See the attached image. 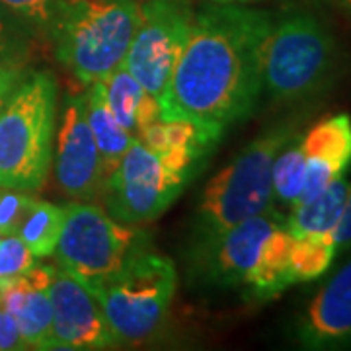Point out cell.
Wrapping results in <instances>:
<instances>
[{
  "label": "cell",
  "instance_id": "obj_1",
  "mask_svg": "<svg viewBox=\"0 0 351 351\" xmlns=\"http://www.w3.org/2000/svg\"><path fill=\"white\" fill-rule=\"evenodd\" d=\"M276 16L207 2L195 10L188 43L160 100L162 119H189L225 135L248 119L263 94V45Z\"/></svg>",
  "mask_w": 351,
  "mask_h": 351
},
{
  "label": "cell",
  "instance_id": "obj_2",
  "mask_svg": "<svg viewBox=\"0 0 351 351\" xmlns=\"http://www.w3.org/2000/svg\"><path fill=\"white\" fill-rule=\"evenodd\" d=\"M304 119V113L289 115L267 127L211 178L195 209L191 248L274 209V162L281 149L301 133Z\"/></svg>",
  "mask_w": 351,
  "mask_h": 351
},
{
  "label": "cell",
  "instance_id": "obj_3",
  "mask_svg": "<svg viewBox=\"0 0 351 351\" xmlns=\"http://www.w3.org/2000/svg\"><path fill=\"white\" fill-rule=\"evenodd\" d=\"M141 0H64L47 38L59 63L84 86L125 63Z\"/></svg>",
  "mask_w": 351,
  "mask_h": 351
},
{
  "label": "cell",
  "instance_id": "obj_4",
  "mask_svg": "<svg viewBox=\"0 0 351 351\" xmlns=\"http://www.w3.org/2000/svg\"><path fill=\"white\" fill-rule=\"evenodd\" d=\"M59 86L47 71L27 73L0 110V186L38 191L49 174Z\"/></svg>",
  "mask_w": 351,
  "mask_h": 351
},
{
  "label": "cell",
  "instance_id": "obj_5",
  "mask_svg": "<svg viewBox=\"0 0 351 351\" xmlns=\"http://www.w3.org/2000/svg\"><path fill=\"white\" fill-rule=\"evenodd\" d=\"M338 69V43L326 25L308 12L274 20L263 45V92L277 104H299L320 96Z\"/></svg>",
  "mask_w": 351,
  "mask_h": 351
},
{
  "label": "cell",
  "instance_id": "obj_6",
  "mask_svg": "<svg viewBox=\"0 0 351 351\" xmlns=\"http://www.w3.org/2000/svg\"><path fill=\"white\" fill-rule=\"evenodd\" d=\"M176 287L174 262L147 250L92 291L119 348H137L154 338L162 328Z\"/></svg>",
  "mask_w": 351,
  "mask_h": 351
},
{
  "label": "cell",
  "instance_id": "obj_7",
  "mask_svg": "<svg viewBox=\"0 0 351 351\" xmlns=\"http://www.w3.org/2000/svg\"><path fill=\"white\" fill-rule=\"evenodd\" d=\"M149 242L151 237L141 226L115 221L106 207L92 201H75L64 207L55 258L59 267L96 287L151 250Z\"/></svg>",
  "mask_w": 351,
  "mask_h": 351
},
{
  "label": "cell",
  "instance_id": "obj_8",
  "mask_svg": "<svg viewBox=\"0 0 351 351\" xmlns=\"http://www.w3.org/2000/svg\"><path fill=\"white\" fill-rule=\"evenodd\" d=\"M195 8L191 0H143L125 66L138 84L160 98L188 43Z\"/></svg>",
  "mask_w": 351,
  "mask_h": 351
},
{
  "label": "cell",
  "instance_id": "obj_9",
  "mask_svg": "<svg viewBox=\"0 0 351 351\" xmlns=\"http://www.w3.org/2000/svg\"><path fill=\"white\" fill-rule=\"evenodd\" d=\"M188 180L172 172L138 138L123 154L104 188L106 211L115 221L143 226L156 221L184 191Z\"/></svg>",
  "mask_w": 351,
  "mask_h": 351
},
{
  "label": "cell",
  "instance_id": "obj_10",
  "mask_svg": "<svg viewBox=\"0 0 351 351\" xmlns=\"http://www.w3.org/2000/svg\"><path fill=\"white\" fill-rule=\"evenodd\" d=\"M49 299L53 311L51 350L98 351L119 348L96 293L82 279L53 265Z\"/></svg>",
  "mask_w": 351,
  "mask_h": 351
},
{
  "label": "cell",
  "instance_id": "obj_11",
  "mask_svg": "<svg viewBox=\"0 0 351 351\" xmlns=\"http://www.w3.org/2000/svg\"><path fill=\"white\" fill-rule=\"evenodd\" d=\"M57 127L53 164L59 188L75 201L98 199L104 195L106 174L88 123L84 94L71 92L64 96Z\"/></svg>",
  "mask_w": 351,
  "mask_h": 351
},
{
  "label": "cell",
  "instance_id": "obj_12",
  "mask_svg": "<svg viewBox=\"0 0 351 351\" xmlns=\"http://www.w3.org/2000/svg\"><path fill=\"white\" fill-rule=\"evenodd\" d=\"M283 221L285 217L274 207L234 225L217 239L193 246L191 267L195 277L207 285L242 289L269 232Z\"/></svg>",
  "mask_w": 351,
  "mask_h": 351
},
{
  "label": "cell",
  "instance_id": "obj_13",
  "mask_svg": "<svg viewBox=\"0 0 351 351\" xmlns=\"http://www.w3.org/2000/svg\"><path fill=\"white\" fill-rule=\"evenodd\" d=\"M293 338L302 350L351 348V258L328 279L299 316Z\"/></svg>",
  "mask_w": 351,
  "mask_h": 351
},
{
  "label": "cell",
  "instance_id": "obj_14",
  "mask_svg": "<svg viewBox=\"0 0 351 351\" xmlns=\"http://www.w3.org/2000/svg\"><path fill=\"white\" fill-rule=\"evenodd\" d=\"M51 271L53 265L36 263L22 277L0 285V306L14 318L27 350H51Z\"/></svg>",
  "mask_w": 351,
  "mask_h": 351
},
{
  "label": "cell",
  "instance_id": "obj_15",
  "mask_svg": "<svg viewBox=\"0 0 351 351\" xmlns=\"http://www.w3.org/2000/svg\"><path fill=\"white\" fill-rule=\"evenodd\" d=\"M137 138L162 160L164 166L189 182L223 137L189 119L160 117Z\"/></svg>",
  "mask_w": 351,
  "mask_h": 351
},
{
  "label": "cell",
  "instance_id": "obj_16",
  "mask_svg": "<svg viewBox=\"0 0 351 351\" xmlns=\"http://www.w3.org/2000/svg\"><path fill=\"white\" fill-rule=\"evenodd\" d=\"M291 246L293 234L289 232L287 223L283 221L269 232L258 262L242 285L244 297L248 301H271L297 283L291 269Z\"/></svg>",
  "mask_w": 351,
  "mask_h": 351
},
{
  "label": "cell",
  "instance_id": "obj_17",
  "mask_svg": "<svg viewBox=\"0 0 351 351\" xmlns=\"http://www.w3.org/2000/svg\"><path fill=\"white\" fill-rule=\"evenodd\" d=\"M350 188L351 184L346 176H339L314 197L293 205L289 209V217H285L289 232L293 237H332L343 213Z\"/></svg>",
  "mask_w": 351,
  "mask_h": 351
},
{
  "label": "cell",
  "instance_id": "obj_18",
  "mask_svg": "<svg viewBox=\"0 0 351 351\" xmlns=\"http://www.w3.org/2000/svg\"><path fill=\"white\" fill-rule=\"evenodd\" d=\"M84 100H86L88 123L92 129V135L96 138L101 164H104V174H106V182H108V178L117 168V164L121 162L123 154L131 147L135 137L117 121V117L110 110L101 80L86 86Z\"/></svg>",
  "mask_w": 351,
  "mask_h": 351
},
{
  "label": "cell",
  "instance_id": "obj_19",
  "mask_svg": "<svg viewBox=\"0 0 351 351\" xmlns=\"http://www.w3.org/2000/svg\"><path fill=\"white\" fill-rule=\"evenodd\" d=\"M301 147L308 160L326 164L343 176L351 166V117L338 113L318 121L301 133Z\"/></svg>",
  "mask_w": 351,
  "mask_h": 351
},
{
  "label": "cell",
  "instance_id": "obj_20",
  "mask_svg": "<svg viewBox=\"0 0 351 351\" xmlns=\"http://www.w3.org/2000/svg\"><path fill=\"white\" fill-rule=\"evenodd\" d=\"M63 223L64 207L34 197L24 219L20 221L16 234L24 240V244L36 258H49L55 254Z\"/></svg>",
  "mask_w": 351,
  "mask_h": 351
},
{
  "label": "cell",
  "instance_id": "obj_21",
  "mask_svg": "<svg viewBox=\"0 0 351 351\" xmlns=\"http://www.w3.org/2000/svg\"><path fill=\"white\" fill-rule=\"evenodd\" d=\"M338 256L332 237L304 234L293 237L291 246V269L297 283L314 281L330 269Z\"/></svg>",
  "mask_w": 351,
  "mask_h": 351
},
{
  "label": "cell",
  "instance_id": "obj_22",
  "mask_svg": "<svg viewBox=\"0 0 351 351\" xmlns=\"http://www.w3.org/2000/svg\"><path fill=\"white\" fill-rule=\"evenodd\" d=\"M301 133L281 149L274 162V201L289 209L299 201L304 184L306 156L301 147Z\"/></svg>",
  "mask_w": 351,
  "mask_h": 351
},
{
  "label": "cell",
  "instance_id": "obj_23",
  "mask_svg": "<svg viewBox=\"0 0 351 351\" xmlns=\"http://www.w3.org/2000/svg\"><path fill=\"white\" fill-rule=\"evenodd\" d=\"M101 82L110 110L117 117V121L135 137V117H137L138 104L145 96V88L138 84V80L131 75L125 64L115 69Z\"/></svg>",
  "mask_w": 351,
  "mask_h": 351
},
{
  "label": "cell",
  "instance_id": "obj_24",
  "mask_svg": "<svg viewBox=\"0 0 351 351\" xmlns=\"http://www.w3.org/2000/svg\"><path fill=\"white\" fill-rule=\"evenodd\" d=\"M64 0H0V8L32 34L47 36Z\"/></svg>",
  "mask_w": 351,
  "mask_h": 351
},
{
  "label": "cell",
  "instance_id": "obj_25",
  "mask_svg": "<svg viewBox=\"0 0 351 351\" xmlns=\"http://www.w3.org/2000/svg\"><path fill=\"white\" fill-rule=\"evenodd\" d=\"M36 260L18 234H0V285L24 276L36 265Z\"/></svg>",
  "mask_w": 351,
  "mask_h": 351
},
{
  "label": "cell",
  "instance_id": "obj_26",
  "mask_svg": "<svg viewBox=\"0 0 351 351\" xmlns=\"http://www.w3.org/2000/svg\"><path fill=\"white\" fill-rule=\"evenodd\" d=\"M34 195L20 189L0 186V234H16Z\"/></svg>",
  "mask_w": 351,
  "mask_h": 351
},
{
  "label": "cell",
  "instance_id": "obj_27",
  "mask_svg": "<svg viewBox=\"0 0 351 351\" xmlns=\"http://www.w3.org/2000/svg\"><path fill=\"white\" fill-rule=\"evenodd\" d=\"M25 29L0 8V64L20 63L25 51Z\"/></svg>",
  "mask_w": 351,
  "mask_h": 351
},
{
  "label": "cell",
  "instance_id": "obj_28",
  "mask_svg": "<svg viewBox=\"0 0 351 351\" xmlns=\"http://www.w3.org/2000/svg\"><path fill=\"white\" fill-rule=\"evenodd\" d=\"M27 350L14 318L0 306V351Z\"/></svg>",
  "mask_w": 351,
  "mask_h": 351
},
{
  "label": "cell",
  "instance_id": "obj_29",
  "mask_svg": "<svg viewBox=\"0 0 351 351\" xmlns=\"http://www.w3.org/2000/svg\"><path fill=\"white\" fill-rule=\"evenodd\" d=\"M334 244H336V252L343 254V252H351V188L348 193V199H346V207H343V213L339 219L338 226L332 234Z\"/></svg>",
  "mask_w": 351,
  "mask_h": 351
},
{
  "label": "cell",
  "instance_id": "obj_30",
  "mask_svg": "<svg viewBox=\"0 0 351 351\" xmlns=\"http://www.w3.org/2000/svg\"><path fill=\"white\" fill-rule=\"evenodd\" d=\"M27 75L22 63H2L0 64V96L10 94L18 86L24 76Z\"/></svg>",
  "mask_w": 351,
  "mask_h": 351
},
{
  "label": "cell",
  "instance_id": "obj_31",
  "mask_svg": "<svg viewBox=\"0 0 351 351\" xmlns=\"http://www.w3.org/2000/svg\"><path fill=\"white\" fill-rule=\"evenodd\" d=\"M209 2H221V4H242V6H252L263 0H209Z\"/></svg>",
  "mask_w": 351,
  "mask_h": 351
},
{
  "label": "cell",
  "instance_id": "obj_32",
  "mask_svg": "<svg viewBox=\"0 0 351 351\" xmlns=\"http://www.w3.org/2000/svg\"><path fill=\"white\" fill-rule=\"evenodd\" d=\"M338 2L348 10V12H351V0H338Z\"/></svg>",
  "mask_w": 351,
  "mask_h": 351
},
{
  "label": "cell",
  "instance_id": "obj_33",
  "mask_svg": "<svg viewBox=\"0 0 351 351\" xmlns=\"http://www.w3.org/2000/svg\"><path fill=\"white\" fill-rule=\"evenodd\" d=\"M6 98H8V94H6V96H0V110H2V106H4Z\"/></svg>",
  "mask_w": 351,
  "mask_h": 351
}]
</instances>
